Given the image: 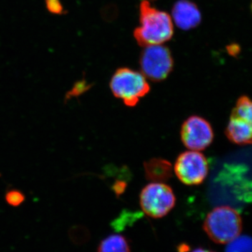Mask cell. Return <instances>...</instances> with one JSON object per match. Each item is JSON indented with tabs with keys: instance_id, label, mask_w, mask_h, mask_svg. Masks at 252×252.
<instances>
[{
	"instance_id": "ac0fdd59",
	"label": "cell",
	"mask_w": 252,
	"mask_h": 252,
	"mask_svg": "<svg viewBox=\"0 0 252 252\" xmlns=\"http://www.w3.org/2000/svg\"><path fill=\"white\" fill-rule=\"evenodd\" d=\"M191 252H216L212 251V250H206V249L199 248L195 249V250H193V251H192Z\"/></svg>"
},
{
	"instance_id": "5b68a950",
	"label": "cell",
	"mask_w": 252,
	"mask_h": 252,
	"mask_svg": "<svg viewBox=\"0 0 252 252\" xmlns=\"http://www.w3.org/2000/svg\"><path fill=\"white\" fill-rule=\"evenodd\" d=\"M140 67L144 77L154 81L164 80L173 69L170 50L161 44L146 46L141 55Z\"/></svg>"
},
{
	"instance_id": "3957f363",
	"label": "cell",
	"mask_w": 252,
	"mask_h": 252,
	"mask_svg": "<svg viewBox=\"0 0 252 252\" xmlns=\"http://www.w3.org/2000/svg\"><path fill=\"white\" fill-rule=\"evenodd\" d=\"M109 86L113 94L122 99L127 107H135L150 91V86L143 74L126 67L116 71Z\"/></svg>"
},
{
	"instance_id": "5bb4252c",
	"label": "cell",
	"mask_w": 252,
	"mask_h": 252,
	"mask_svg": "<svg viewBox=\"0 0 252 252\" xmlns=\"http://www.w3.org/2000/svg\"><path fill=\"white\" fill-rule=\"evenodd\" d=\"M6 203L12 207H18L25 201L24 194L17 190H11L6 194Z\"/></svg>"
},
{
	"instance_id": "9a60e30c",
	"label": "cell",
	"mask_w": 252,
	"mask_h": 252,
	"mask_svg": "<svg viewBox=\"0 0 252 252\" xmlns=\"http://www.w3.org/2000/svg\"><path fill=\"white\" fill-rule=\"evenodd\" d=\"M46 9L51 14L54 15H63L66 14V11L63 7L61 0H45Z\"/></svg>"
},
{
	"instance_id": "8992f818",
	"label": "cell",
	"mask_w": 252,
	"mask_h": 252,
	"mask_svg": "<svg viewBox=\"0 0 252 252\" xmlns=\"http://www.w3.org/2000/svg\"><path fill=\"white\" fill-rule=\"evenodd\" d=\"M208 162L203 154L188 151L176 160L174 171L177 178L186 185H200L208 175Z\"/></svg>"
},
{
	"instance_id": "6da1fadb",
	"label": "cell",
	"mask_w": 252,
	"mask_h": 252,
	"mask_svg": "<svg viewBox=\"0 0 252 252\" xmlns=\"http://www.w3.org/2000/svg\"><path fill=\"white\" fill-rule=\"evenodd\" d=\"M140 21L141 26L135 30L134 36L140 46L162 44L173 35L170 15L152 7L147 0L141 3Z\"/></svg>"
},
{
	"instance_id": "e0dca14e",
	"label": "cell",
	"mask_w": 252,
	"mask_h": 252,
	"mask_svg": "<svg viewBox=\"0 0 252 252\" xmlns=\"http://www.w3.org/2000/svg\"><path fill=\"white\" fill-rule=\"evenodd\" d=\"M227 50H228V53H229L230 55L235 56L240 53V47L238 45V44H230V46H228V47H227Z\"/></svg>"
},
{
	"instance_id": "2e32d148",
	"label": "cell",
	"mask_w": 252,
	"mask_h": 252,
	"mask_svg": "<svg viewBox=\"0 0 252 252\" xmlns=\"http://www.w3.org/2000/svg\"><path fill=\"white\" fill-rule=\"evenodd\" d=\"M91 86L87 84L85 81H79L74 86L72 90L68 93L67 98H70V97H75V96L84 94L85 91L89 90Z\"/></svg>"
},
{
	"instance_id": "52a82bcc",
	"label": "cell",
	"mask_w": 252,
	"mask_h": 252,
	"mask_svg": "<svg viewBox=\"0 0 252 252\" xmlns=\"http://www.w3.org/2000/svg\"><path fill=\"white\" fill-rule=\"evenodd\" d=\"M214 136L210 123L199 116L189 117L181 128V139L184 145L192 151L205 150L213 142Z\"/></svg>"
},
{
	"instance_id": "9c48e42d",
	"label": "cell",
	"mask_w": 252,
	"mask_h": 252,
	"mask_svg": "<svg viewBox=\"0 0 252 252\" xmlns=\"http://www.w3.org/2000/svg\"><path fill=\"white\" fill-rule=\"evenodd\" d=\"M252 123L240 118L230 116L229 122L225 130L227 138L238 145L252 143Z\"/></svg>"
},
{
	"instance_id": "8fae6325",
	"label": "cell",
	"mask_w": 252,
	"mask_h": 252,
	"mask_svg": "<svg viewBox=\"0 0 252 252\" xmlns=\"http://www.w3.org/2000/svg\"><path fill=\"white\" fill-rule=\"evenodd\" d=\"M97 252H131L130 245L122 235H111L99 243Z\"/></svg>"
},
{
	"instance_id": "30bf717a",
	"label": "cell",
	"mask_w": 252,
	"mask_h": 252,
	"mask_svg": "<svg viewBox=\"0 0 252 252\" xmlns=\"http://www.w3.org/2000/svg\"><path fill=\"white\" fill-rule=\"evenodd\" d=\"M144 167L146 177L152 182L164 183L170 180L173 174L172 164L165 159L154 158L144 162Z\"/></svg>"
},
{
	"instance_id": "277c9868",
	"label": "cell",
	"mask_w": 252,
	"mask_h": 252,
	"mask_svg": "<svg viewBox=\"0 0 252 252\" xmlns=\"http://www.w3.org/2000/svg\"><path fill=\"white\" fill-rule=\"evenodd\" d=\"M142 211L154 219L166 216L175 206L176 197L171 187L160 182H152L140 193Z\"/></svg>"
},
{
	"instance_id": "7c38bea8",
	"label": "cell",
	"mask_w": 252,
	"mask_h": 252,
	"mask_svg": "<svg viewBox=\"0 0 252 252\" xmlns=\"http://www.w3.org/2000/svg\"><path fill=\"white\" fill-rule=\"evenodd\" d=\"M251 99L248 96H241L237 101L234 109L230 116L240 118L248 122H252V110Z\"/></svg>"
},
{
	"instance_id": "7a4b0ae2",
	"label": "cell",
	"mask_w": 252,
	"mask_h": 252,
	"mask_svg": "<svg viewBox=\"0 0 252 252\" xmlns=\"http://www.w3.org/2000/svg\"><path fill=\"white\" fill-rule=\"evenodd\" d=\"M203 229L214 243L228 244L241 233L243 220L233 207H217L207 215Z\"/></svg>"
},
{
	"instance_id": "ba28073f",
	"label": "cell",
	"mask_w": 252,
	"mask_h": 252,
	"mask_svg": "<svg viewBox=\"0 0 252 252\" xmlns=\"http://www.w3.org/2000/svg\"><path fill=\"white\" fill-rule=\"evenodd\" d=\"M174 21L181 29H193L201 22V14L198 6L189 0H180L172 9Z\"/></svg>"
},
{
	"instance_id": "4fadbf2b",
	"label": "cell",
	"mask_w": 252,
	"mask_h": 252,
	"mask_svg": "<svg viewBox=\"0 0 252 252\" xmlns=\"http://www.w3.org/2000/svg\"><path fill=\"white\" fill-rule=\"evenodd\" d=\"M225 252H252V239L248 235H239L226 244Z\"/></svg>"
}]
</instances>
